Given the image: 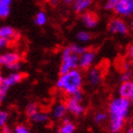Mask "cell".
I'll return each instance as SVG.
<instances>
[{"label": "cell", "mask_w": 133, "mask_h": 133, "mask_svg": "<svg viewBox=\"0 0 133 133\" xmlns=\"http://www.w3.org/2000/svg\"><path fill=\"white\" fill-rule=\"evenodd\" d=\"M131 102L127 98L115 97L108 104L109 131L110 133H120L125 127V120L129 115Z\"/></svg>", "instance_id": "6da1fadb"}, {"label": "cell", "mask_w": 133, "mask_h": 133, "mask_svg": "<svg viewBox=\"0 0 133 133\" xmlns=\"http://www.w3.org/2000/svg\"><path fill=\"white\" fill-rule=\"evenodd\" d=\"M83 84L84 77L82 72L78 69H75L69 70L65 74L60 75L56 82V87L58 89L64 91L66 94L71 96L82 89Z\"/></svg>", "instance_id": "7a4b0ae2"}, {"label": "cell", "mask_w": 133, "mask_h": 133, "mask_svg": "<svg viewBox=\"0 0 133 133\" xmlns=\"http://www.w3.org/2000/svg\"><path fill=\"white\" fill-rule=\"evenodd\" d=\"M61 66L59 69L60 75L65 74L69 72L71 69H75L78 68V61H79V56L74 54L71 51L70 46H66L63 49L61 54Z\"/></svg>", "instance_id": "3957f363"}, {"label": "cell", "mask_w": 133, "mask_h": 133, "mask_svg": "<svg viewBox=\"0 0 133 133\" xmlns=\"http://www.w3.org/2000/svg\"><path fill=\"white\" fill-rule=\"evenodd\" d=\"M108 29L109 32L121 34V35H127L129 31L128 24L120 17L112 18L108 23Z\"/></svg>", "instance_id": "277c9868"}, {"label": "cell", "mask_w": 133, "mask_h": 133, "mask_svg": "<svg viewBox=\"0 0 133 133\" xmlns=\"http://www.w3.org/2000/svg\"><path fill=\"white\" fill-rule=\"evenodd\" d=\"M120 17H130L133 15V0H118L114 9Z\"/></svg>", "instance_id": "5b68a950"}, {"label": "cell", "mask_w": 133, "mask_h": 133, "mask_svg": "<svg viewBox=\"0 0 133 133\" xmlns=\"http://www.w3.org/2000/svg\"><path fill=\"white\" fill-rule=\"evenodd\" d=\"M66 111L73 115V116L79 117L85 113V107L82 102H79L76 99L70 96L65 103Z\"/></svg>", "instance_id": "8992f818"}, {"label": "cell", "mask_w": 133, "mask_h": 133, "mask_svg": "<svg viewBox=\"0 0 133 133\" xmlns=\"http://www.w3.org/2000/svg\"><path fill=\"white\" fill-rule=\"evenodd\" d=\"M96 59V52L92 50H86L81 55H79L78 68L82 69H89L93 65Z\"/></svg>", "instance_id": "52a82bcc"}, {"label": "cell", "mask_w": 133, "mask_h": 133, "mask_svg": "<svg viewBox=\"0 0 133 133\" xmlns=\"http://www.w3.org/2000/svg\"><path fill=\"white\" fill-rule=\"evenodd\" d=\"M22 59V56L17 51L9 50L0 54V66H7L12 63L20 62Z\"/></svg>", "instance_id": "ba28073f"}, {"label": "cell", "mask_w": 133, "mask_h": 133, "mask_svg": "<svg viewBox=\"0 0 133 133\" xmlns=\"http://www.w3.org/2000/svg\"><path fill=\"white\" fill-rule=\"evenodd\" d=\"M26 77V75L24 73L20 71H11L10 72L7 76L3 77V86L7 87L8 89H10L11 87H14L17 84L21 83L23 79Z\"/></svg>", "instance_id": "9c48e42d"}, {"label": "cell", "mask_w": 133, "mask_h": 133, "mask_svg": "<svg viewBox=\"0 0 133 133\" xmlns=\"http://www.w3.org/2000/svg\"><path fill=\"white\" fill-rule=\"evenodd\" d=\"M66 105H65V103L58 102L54 104L51 108V112H50V115L54 120H62L64 119L66 115Z\"/></svg>", "instance_id": "30bf717a"}, {"label": "cell", "mask_w": 133, "mask_h": 133, "mask_svg": "<svg viewBox=\"0 0 133 133\" xmlns=\"http://www.w3.org/2000/svg\"><path fill=\"white\" fill-rule=\"evenodd\" d=\"M0 37L6 38L8 40H17L19 38V32L14 30L10 25H4L0 27Z\"/></svg>", "instance_id": "8fae6325"}, {"label": "cell", "mask_w": 133, "mask_h": 133, "mask_svg": "<svg viewBox=\"0 0 133 133\" xmlns=\"http://www.w3.org/2000/svg\"><path fill=\"white\" fill-rule=\"evenodd\" d=\"M102 81V72L97 68L89 69L88 72V82L90 86L97 87L101 84Z\"/></svg>", "instance_id": "7c38bea8"}, {"label": "cell", "mask_w": 133, "mask_h": 133, "mask_svg": "<svg viewBox=\"0 0 133 133\" xmlns=\"http://www.w3.org/2000/svg\"><path fill=\"white\" fill-rule=\"evenodd\" d=\"M81 20H82L84 26L89 29H93L98 25V17L96 16V14L91 11L84 12L81 17Z\"/></svg>", "instance_id": "4fadbf2b"}, {"label": "cell", "mask_w": 133, "mask_h": 133, "mask_svg": "<svg viewBox=\"0 0 133 133\" xmlns=\"http://www.w3.org/2000/svg\"><path fill=\"white\" fill-rule=\"evenodd\" d=\"M92 4V0H73L72 8L76 14L86 12Z\"/></svg>", "instance_id": "5bb4252c"}, {"label": "cell", "mask_w": 133, "mask_h": 133, "mask_svg": "<svg viewBox=\"0 0 133 133\" xmlns=\"http://www.w3.org/2000/svg\"><path fill=\"white\" fill-rule=\"evenodd\" d=\"M132 89H133V82L132 81L124 82V83L121 84V86L119 87V90H118L119 96L120 97L128 99L129 96H130L131 91H132Z\"/></svg>", "instance_id": "9a60e30c"}, {"label": "cell", "mask_w": 133, "mask_h": 133, "mask_svg": "<svg viewBox=\"0 0 133 133\" xmlns=\"http://www.w3.org/2000/svg\"><path fill=\"white\" fill-rule=\"evenodd\" d=\"M75 129V125L70 121V119L69 118H66L65 117L63 119V122H62L60 128H59V133H74Z\"/></svg>", "instance_id": "2e32d148"}, {"label": "cell", "mask_w": 133, "mask_h": 133, "mask_svg": "<svg viewBox=\"0 0 133 133\" xmlns=\"http://www.w3.org/2000/svg\"><path fill=\"white\" fill-rule=\"evenodd\" d=\"M50 116L48 112L39 110L33 116L31 117V120L35 124H47L50 122Z\"/></svg>", "instance_id": "e0dca14e"}, {"label": "cell", "mask_w": 133, "mask_h": 133, "mask_svg": "<svg viewBox=\"0 0 133 133\" xmlns=\"http://www.w3.org/2000/svg\"><path fill=\"white\" fill-rule=\"evenodd\" d=\"M34 23L35 25L39 26V27H43L48 23V16L46 12L43 11H38L34 16Z\"/></svg>", "instance_id": "ac0fdd59"}, {"label": "cell", "mask_w": 133, "mask_h": 133, "mask_svg": "<svg viewBox=\"0 0 133 133\" xmlns=\"http://www.w3.org/2000/svg\"><path fill=\"white\" fill-rule=\"evenodd\" d=\"M37 111H39V107L36 103L30 102L28 105H26V114H27V116L30 117V118H31V116H33Z\"/></svg>", "instance_id": "d6986e66"}, {"label": "cell", "mask_w": 133, "mask_h": 133, "mask_svg": "<svg viewBox=\"0 0 133 133\" xmlns=\"http://www.w3.org/2000/svg\"><path fill=\"white\" fill-rule=\"evenodd\" d=\"M76 38H77L78 41L81 42V43H87V42H89V40L91 39V35H90V33L88 32V31H81L77 33Z\"/></svg>", "instance_id": "ffe728a7"}, {"label": "cell", "mask_w": 133, "mask_h": 133, "mask_svg": "<svg viewBox=\"0 0 133 133\" xmlns=\"http://www.w3.org/2000/svg\"><path fill=\"white\" fill-rule=\"evenodd\" d=\"M9 112L4 109H0V128H2L3 127H5L8 123L9 120Z\"/></svg>", "instance_id": "44dd1931"}, {"label": "cell", "mask_w": 133, "mask_h": 133, "mask_svg": "<svg viewBox=\"0 0 133 133\" xmlns=\"http://www.w3.org/2000/svg\"><path fill=\"white\" fill-rule=\"evenodd\" d=\"M11 14V6L0 5V19H6Z\"/></svg>", "instance_id": "7402d4cb"}, {"label": "cell", "mask_w": 133, "mask_h": 133, "mask_svg": "<svg viewBox=\"0 0 133 133\" xmlns=\"http://www.w3.org/2000/svg\"><path fill=\"white\" fill-rule=\"evenodd\" d=\"M14 133H31V132L28 125H24V124H19V125H16L14 127Z\"/></svg>", "instance_id": "603a6c76"}, {"label": "cell", "mask_w": 133, "mask_h": 133, "mask_svg": "<svg viewBox=\"0 0 133 133\" xmlns=\"http://www.w3.org/2000/svg\"><path fill=\"white\" fill-rule=\"evenodd\" d=\"M69 46H70V49H71L72 52L78 56L81 55V54L87 50L85 47L81 46V45H78V44H72V45H69Z\"/></svg>", "instance_id": "cb8c5ba5"}, {"label": "cell", "mask_w": 133, "mask_h": 133, "mask_svg": "<svg viewBox=\"0 0 133 133\" xmlns=\"http://www.w3.org/2000/svg\"><path fill=\"white\" fill-rule=\"evenodd\" d=\"M107 119H108V114L105 113V112H102V111L101 112H97L94 115V118H93V120H94V122L96 124H102Z\"/></svg>", "instance_id": "d4e9b609"}, {"label": "cell", "mask_w": 133, "mask_h": 133, "mask_svg": "<svg viewBox=\"0 0 133 133\" xmlns=\"http://www.w3.org/2000/svg\"><path fill=\"white\" fill-rule=\"evenodd\" d=\"M6 69H9V70H11V71H19L21 68H22V63L21 61L20 62H16V63H12V64L9 65V66H5Z\"/></svg>", "instance_id": "484cf974"}, {"label": "cell", "mask_w": 133, "mask_h": 133, "mask_svg": "<svg viewBox=\"0 0 133 133\" xmlns=\"http://www.w3.org/2000/svg\"><path fill=\"white\" fill-rule=\"evenodd\" d=\"M117 2H118V0H107L104 7L107 11H114V9L117 5Z\"/></svg>", "instance_id": "4316f807"}, {"label": "cell", "mask_w": 133, "mask_h": 133, "mask_svg": "<svg viewBox=\"0 0 133 133\" xmlns=\"http://www.w3.org/2000/svg\"><path fill=\"white\" fill-rule=\"evenodd\" d=\"M132 79V72L130 70H127L125 71L123 74H121L120 76V81L124 83V82H128V81H131Z\"/></svg>", "instance_id": "83f0119b"}, {"label": "cell", "mask_w": 133, "mask_h": 133, "mask_svg": "<svg viewBox=\"0 0 133 133\" xmlns=\"http://www.w3.org/2000/svg\"><path fill=\"white\" fill-rule=\"evenodd\" d=\"M8 90L9 89L7 87L1 85L0 86V103H3L5 101L6 97H7V94H8Z\"/></svg>", "instance_id": "f1b7e54d"}, {"label": "cell", "mask_w": 133, "mask_h": 133, "mask_svg": "<svg viewBox=\"0 0 133 133\" xmlns=\"http://www.w3.org/2000/svg\"><path fill=\"white\" fill-rule=\"evenodd\" d=\"M10 40L6 38H3V37H0V51L1 50H4L5 49L9 47V45H10Z\"/></svg>", "instance_id": "f546056e"}, {"label": "cell", "mask_w": 133, "mask_h": 133, "mask_svg": "<svg viewBox=\"0 0 133 133\" xmlns=\"http://www.w3.org/2000/svg\"><path fill=\"white\" fill-rule=\"evenodd\" d=\"M71 96L74 98V99L77 100V101H79V102H83V100H84V93H83V91H82V89H80V90L76 91L74 94L71 95Z\"/></svg>", "instance_id": "4dcf8cb0"}, {"label": "cell", "mask_w": 133, "mask_h": 133, "mask_svg": "<svg viewBox=\"0 0 133 133\" xmlns=\"http://www.w3.org/2000/svg\"><path fill=\"white\" fill-rule=\"evenodd\" d=\"M128 56L131 60H133V43L129 45L128 48Z\"/></svg>", "instance_id": "1f68e13d"}, {"label": "cell", "mask_w": 133, "mask_h": 133, "mask_svg": "<svg viewBox=\"0 0 133 133\" xmlns=\"http://www.w3.org/2000/svg\"><path fill=\"white\" fill-rule=\"evenodd\" d=\"M1 129H2L1 133H14V129H11V128H10V127H8L7 125H6L5 127H3Z\"/></svg>", "instance_id": "d6a6232c"}, {"label": "cell", "mask_w": 133, "mask_h": 133, "mask_svg": "<svg viewBox=\"0 0 133 133\" xmlns=\"http://www.w3.org/2000/svg\"><path fill=\"white\" fill-rule=\"evenodd\" d=\"M11 1H12V0H0V5L11 6Z\"/></svg>", "instance_id": "836d02e7"}, {"label": "cell", "mask_w": 133, "mask_h": 133, "mask_svg": "<svg viewBox=\"0 0 133 133\" xmlns=\"http://www.w3.org/2000/svg\"><path fill=\"white\" fill-rule=\"evenodd\" d=\"M131 69V65L129 62H125V64H124V70L127 71V70H130Z\"/></svg>", "instance_id": "e575fe53"}, {"label": "cell", "mask_w": 133, "mask_h": 133, "mask_svg": "<svg viewBox=\"0 0 133 133\" xmlns=\"http://www.w3.org/2000/svg\"><path fill=\"white\" fill-rule=\"evenodd\" d=\"M59 2H60V0H50V5L53 6V7H55V6H57L59 4Z\"/></svg>", "instance_id": "d590c367"}, {"label": "cell", "mask_w": 133, "mask_h": 133, "mask_svg": "<svg viewBox=\"0 0 133 133\" xmlns=\"http://www.w3.org/2000/svg\"><path fill=\"white\" fill-rule=\"evenodd\" d=\"M128 29H130V30H132L133 31V17L130 19L129 23H128Z\"/></svg>", "instance_id": "8d00e7d4"}, {"label": "cell", "mask_w": 133, "mask_h": 133, "mask_svg": "<svg viewBox=\"0 0 133 133\" xmlns=\"http://www.w3.org/2000/svg\"><path fill=\"white\" fill-rule=\"evenodd\" d=\"M128 100H129L130 102H133V89H132V91H131L130 96H129V98H128Z\"/></svg>", "instance_id": "74e56055"}, {"label": "cell", "mask_w": 133, "mask_h": 133, "mask_svg": "<svg viewBox=\"0 0 133 133\" xmlns=\"http://www.w3.org/2000/svg\"><path fill=\"white\" fill-rule=\"evenodd\" d=\"M127 133H133V127H130V128H128V130H127Z\"/></svg>", "instance_id": "f35d334b"}, {"label": "cell", "mask_w": 133, "mask_h": 133, "mask_svg": "<svg viewBox=\"0 0 133 133\" xmlns=\"http://www.w3.org/2000/svg\"><path fill=\"white\" fill-rule=\"evenodd\" d=\"M3 77H4V76H3V75H2V73H1V71H0V86H1V85H2V82H3Z\"/></svg>", "instance_id": "ab89813d"}, {"label": "cell", "mask_w": 133, "mask_h": 133, "mask_svg": "<svg viewBox=\"0 0 133 133\" xmlns=\"http://www.w3.org/2000/svg\"><path fill=\"white\" fill-rule=\"evenodd\" d=\"M64 2L66 3V4H70V3L73 2V0H64Z\"/></svg>", "instance_id": "60d3db41"}, {"label": "cell", "mask_w": 133, "mask_h": 133, "mask_svg": "<svg viewBox=\"0 0 133 133\" xmlns=\"http://www.w3.org/2000/svg\"><path fill=\"white\" fill-rule=\"evenodd\" d=\"M130 65H131V68L133 69V60H131V62H130Z\"/></svg>", "instance_id": "b9f144b4"}, {"label": "cell", "mask_w": 133, "mask_h": 133, "mask_svg": "<svg viewBox=\"0 0 133 133\" xmlns=\"http://www.w3.org/2000/svg\"><path fill=\"white\" fill-rule=\"evenodd\" d=\"M131 119H132V122H133V114H132V117H131Z\"/></svg>", "instance_id": "7bdbcfd3"}, {"label": "cell", "mask_w": 133, "mask_h": 133, "mask_svg": "<svg viewBox=\"0 0 133 133\" xmlns=\"http://www.w3.org/2000/svg\"><path fill=\"white\" fill-rule=\"evenodd\" d=\"M55 133H59V132H58V131H56V132H55Z\"/></svg>", "instance_id": "ee69618b"}, {"label": "cell", "mask_w": 133, "mask_h": 133, "mask_svg": "<svg viewBox=\"0 0 133 133\" xmlns=\"http://www.w3.org/2000/svg\"><path fill=\"white\" fill-rule=\"evenodd\" d=\"M0 133H1V132H0Z\"/></svg>", "instance_id": "f6af8a7d"}]
</instances>
